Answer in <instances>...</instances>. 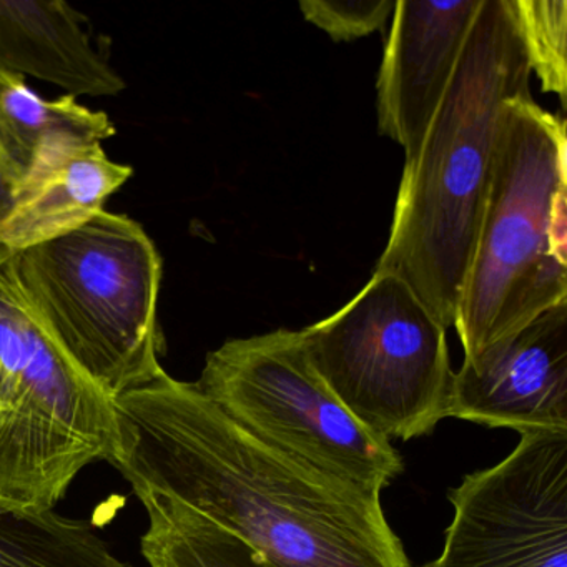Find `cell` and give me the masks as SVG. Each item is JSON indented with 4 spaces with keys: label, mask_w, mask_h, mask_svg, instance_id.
<instances>
[{
    "label": "cell",
    "mask_w": 567,
    "mask_h": 567,
    "mask_svg": "<svg viewBox=\"0 0 567 567\" xmlns=\"http://www.w3.org/2000/svg\"><path fill=\"white\" fill-rule=\"evenodd\" d=\"M114 400L111 464L137 496L194 511L270 567H411L380 493L264 443L197 383L164 373Z\"/></svg>",
    "instance_id": "1"
},
{
    "label": "cell",
    "mask_w": 567,
    "mask_h": 567,
    "mask_svg": "<svg viewBox=\"0 0 567 567\" xmlns=\"http://www.w3.org/2000/svg\"><path fill=\"white\" fill-rule=\"evenodd\" d=\"M447 417L519 434L567 433V301L464 360Z\"/></svg>",
    "instance_id": "9"
},
{
    "label": "cell",
    "mask_w": 567,
    "mask_h": 567,
    "mask_svg": "<svg viewBox=\"0 0 567 567\" xmlns=\"http://www.w3.org/2000/svg\"><path fill=\"white\" fill-rule=\"evenodd\" d=\"M12 261L35 317L105 393L117 398L165 373L164 267L141 224L104 210L71 234L12 251Z\"/></svg>",
    "instance_id": "4"
},
{
    "label": "cell",
    "mask_w": 567,
    "mask_h": 567,
    "mask_svg": "<svg viewBox=\"0 0 567 567\" xmlns=\"http://www.w3.org/2000/svg\"><path fill=\"white\" fill-rule=\"evenodd\" d=\"M0 71L74 97H115L127 87L95 48L84 16L62 0H0Z\"/></svg>",
    "instance_id": "12"
},
{
    "label": "cell",
    "mask_w": 567,
    "mask_h": 567,
    "mask_svg": "<svg viewBox=\"0 0 567 567\" xmlns=\"http://www.w3.org/2000/svg\"><path fill=\"white\" fill-rule=\"evenodd\" d=\"M134 171L117 164L101 144H61L48 148L28 181L12 194L0 221V247L24 250L78 230L104 212L105 202Z\"/></svg>",
    "instance_id": "11"
},
{
    "label": "cell",
    "mask_w": 567,
    "mask_h": 567,
    "mask_svg": "<svg viewBox=\"0 0 567 567\" xmlns=\"http://www.w3.org/2000/svg\"><path fill=\"white\" fill-rule=\"evenodd\" d=\"M513 6L530 72L566 107V0H513Z\"/></svg>",
    "instance_id": "14"
},
{
    "label": "cell",
    "mask_w": 567,
    "mask_h": 567,
    "mask_svg": "<svg viewBox=\"0 0 567 567\" xmlns=\"http://www.w3.org/2000/svg\"><path fill=\"white\" fill-rule=\"evenodd\" d=\"M513 0H483L414 157L404 162L388 245L391 271L454 327L507 101L530 95Z\"/></svg>",
    "instance_id": "2"
},
{
    "label": "cell",
    "mask_w": 567,
    "mask_h": 567,
    "mask_svg": "<svg viewBox=\"0 0 567 567\" xmlns=\"http://www.w3.org/2000/svg\"><path fill=\"white\" fill-rule=\"evenodd\" d=\"M197 384L248 433L321 473L380 494L403 473L391 441L357 420L315 370L300 331L225 341Z\"/></svg>",
    "instance_id": "7"
},
{
    "label": "cell",
    "mask_w": 567,
    "mask_h": 567,
    "mask_svg": "<svg viewBox=\"0 0 567 567\" xmlns=\"http://www.w3.org/2000/svg\"><path fill=\"white\" fill-rule=\"evenodd\" d=\"M447 328L391 271L330 317L300 330L315 370L384 440L426 436L447 417L454 371Z\"/></svg>",
    "instance_id": "6"
},
{
    "label": "cell",
    "mask_w": 567,
    "mask_h": 567,
    "mask_svg": "<svg viewBox=\"0 0 567 567\" xmlns=\"http://www.w3.org/2000/svg\"><path fill=\"white\" fill-rule=\"evenodd\" d=\"M567 301L566 122L530 95L506 102L457 301L464 360Z\"/></svg>",
    "instance_id": "3"
},
{
    "label": "cell",
    "mask_w": 567,
    "mask_h": 567,
    "mask_svg": "<svg viewBox=\"0 0 567 567\" xmlns=\"http://www.w3.org/2000/svg\"><path fill=\"white\" fill-rule=\"evenodd\" d=\"M115 400L49 334L0 247V507L52 513L89 464L117 453Z\"/></svg>",
    "instance_id": "5"
},
{
    "label": "cell",
    "mask_w": 567,
    "mask_h": 567,
    "mask_svg": "<svg viewBox=\"0 0 567 567\" xmlns=\"http://www.w3.org/2000/svg\"><path fill=\"white\" fill-rule=\"evenodd\" d=\"M115 134L117 128L105 112L91 111L74 95L44 101L22 75L0 71V181L12 194L48 148L101 144Z\"/></svg>",
    "instance_id": "13"
},
{
    "label": "cell",
    "mask_w": 567,
    "mask_h": 567,
    "mask_svg": "<svg viewBox=\"0 0 567 567\" xmlns=\"http://www.w3.org/2000/svg\"><path fill=\"white\" fill-rule=\"evenodd\" d=\"M483 0H396L378 75V127L410 162L453 78Z\"/></svg>",
    "instance_id": "10"
},
{
    "label": "cell",
    "mask_w": 567,
    "mask_h": 567,
    "mask_svg": "<svg viewBox=\"0 0 567 567\" xmlns=\"http://www.w3.org/2000/svg\"><path fill=\"white\" fill-rule=\"evenodd\" d=\"M447 499L443 550L423 567H567V433L520 434Z\"/></svg>",
    "instance_id": "8"
},
{
    "label": "cell",
    "mask_w": 567,
    "mask_h": 567,
    "mask_svg": "<svg viewBox=\"0 0 567 567\" xmlns=\"http://www.w3.org/2000/svg\"><path fill=\"white\" fill-rule=\"evenodd\" d=\"M396 0H301L300 11L308 22L327 32L334 42L367 38L384 28Z\"/></svg>",
    "instance_id": "15"
},
{
    "label": "cell",
    "mask_w": 567,
    "mask_h": 567,
    "mask_svg": "<svg viewBox=\"0 0 567 567\" xmlns=\"http://www.w3.org/2000/svg\"><path fill=\"white\" fill-rule=\"evenodd\" d=\"M12 207V190L0 181V221L4 220Z\"/></svg>",
    "instance_id": "16"
}]
</instances>
